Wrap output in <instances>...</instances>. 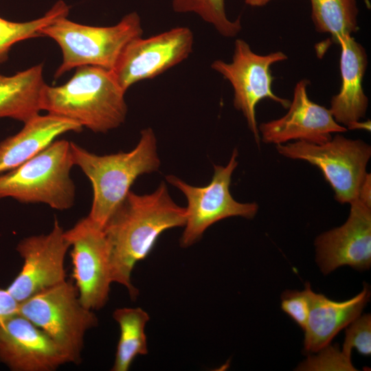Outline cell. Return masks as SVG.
Returning a JSON list of instances; mask_svg holds the SVG:
<instances>
[{
  "label": "cell",
  "instance_id": "obj_1",
  "mask_svg": "<svg viewBox=\"0 0 371 371\" xmlns=\"http://www.w3.org/2000/svg\"><path fill=\"white\" fill-rule=\"evenodd\" d=\"M186 220V208L173 201L165 182L151 194L130 190L103 228L112 282L136 298L138 290L131 280L135 265L149 254L164 232L184 226Z\"/></svg>",
  "mask_w": 371,
  "mask_h": 371
},
{
  "label": "cell",
  "instance_id": "obj_2",
  "mask_svg": "<svg viewBox=\"0 0 371 371\" xmlns=\"http://www.w3.org/2000/svg\"><path fill=\"white\" fill-rule=\"evenodd\" d=\"M125 93L111 70L82 66L65 84H46L41 109L76 122L95 133H106L120 126L126 119Z\"/></svg>",
  "mask_w": 371,
  "mask_h": 371
},
{
  "label": "cell",
  "instance_id": "obj_3",
  "mask_svg": "<svg viewBox=\"0 0 371 371\" xmlns=\"http://www.w3.org/2000/svg\"><path fill=\"white\" fill-rule=\"evenodd\" d=\"M74 165L91 181L93 197L88 216L104 228L138 177L158 170L160 161L152 128L141 131L137 146L129 152L98 155L71 142Z\"/></svg>",
  "mask_w": 371,
  "mask_h": 371
},
{
  "label": "cell",
  "instance_id": "obj_4",
  "mask_svg": "<svg viewBox=\"0 0 371 371\" xmlns=\"http://www.w3.org/2000/svg\"><path fill=\"white\" fill-rule=\"evenodd\" d=\"M142 34L137 12L126 14L114 25L104 27L78 23L65 16L41 31V36L53 39L62 52V63L55 78L82 66L112 70L125 47Z\"/></svg>",
  "mask_w": 371,
  "mask_h": 371
},
{
  "label": "cell",
  "instance_id": "obj_5",
  "mask_svg": "<svg viewBox=\"0 0 371 371\" xmlns=\"http://www.w3.org/2000/svg\"><path fill=\"white\" fill-rule=\"evenodd\" d=\"M74 165L71 142L54 140L21 165L0 174V199L43 203L58 210L74 203L76 190L70 177Z\"/></svg>",
  "mask_w": 371,
  "mask_h": 371
},
{
  "label": "cell",
  "instance_id": "obj_6",
  "mask_svg": "<svg viewBox=\"0 0 371 371\" xmlns=\"http://www.w3.org/2000/svg\"><path fill=\"white\" fill-rule=\"evenodd\" d=\"M19 313L49 335L75 364L81 362L87 332L98 324L93 311L82 304L76 286L67 280L21 302Z\"/></svg>",
  "mask_w": 371,
  "mask_h": 371
},
{
  "label": "cell",
  "instance_id": "obj_7",
  "mask_svg": "<svg viewBox=\"0 0 371 371\" xmlns=\"http://www.w3.org/2000/svg\"><path fill=\"white\" fill-rule=\"evenodd\" d=\"M276 149L284 157L317 167L339 203L350 204L358 198L371 156V147L363 141L336 133L322 144L297 141L276 145Z\"/></svg>",
  "mask_w": 371,
  "mask_h": 371
},
{
  "label": "cell",
  "instance_id": "obj_8",
  "mask_svg": "<svg viewBox=\"0 0 371 371\" xmlns=\"http://www.w3.org/2000/svg\"><path fill=\"white\" fill-rule=\"evenodd\" d=\"M238 151L235 148L225 166L214 165V174L209 184L196 187L181 179L168 175L166 180L185 195V229L180 238L181 247H188L203 236L205 231L215 223L232 216L253 218L258 212L256 203H240L232 196L229 190L233 172L238 166Z\"/></svg>",
  "mask_w": 371,
  "mask_h": 371
},
{
  "label": "cell",
  "instance_id": "obj_9",
  "mask_svg": "<svg viewBox=\"0 0 371 371\" xmlns=\"http://www.w3.org/2000/svg\"><path fill=\"white\" fill-rule=\"evenodd\" d=\"M287 59L281 51L265 55L255 53L243 39L234 43L232 61L214 60L211 67L228 80L234 90V106L241 111L256 143L260 141L256 117V106L265 98L271 99L284 108H289L290 101L276 95L272 90L273 77L271 67Z\"/></svg>",
  "mask_w": 371,
  "mask_h": 371
},
{
  "label": "cell",
  "instance_id": "obj_10",
  "mask_svg": "<svg viewBox=\"0 0 371 371\" xmlns=\"http://www.w3.org/2000/svg\"><path fill=\"white\" fill-rule=\"evenodd\" d=\"M65 235L71 247V276L80 301L90 310H99L107 303L113 283L104 230L87 216Z\"/></svg>",
  "mask_w": 371,
  "mask_h": 371
},
{
  "label": "cell",
  "instance_id": "obj_11",
  "mask_svg": "<svg viewBox=\"0 0 371 371\" xmlns=\"http://www.w3.org/2000/svg\"><path fill=\"white\" fill-rule=\"evenodd\" d=\"M194 36L186 27H177L146 38L133 40L111 70L126 91L133 84L153 78L186 59Z\"/></svg>",
  "mask_w": 371,
  "mask_h": 371
},
{
  "label": "cell",
  "instance_id": "obj_12",
  "mask_svg": "<svg viewBox=\"0 0 371 371\" xmlns=\"http://www.w3.org/2000/svg\"><path fill=\"white\" fill-rule=\"evenodd\" d=\"M69 247L58 221L49 233L23 238L16 246L23 265L7 289L21 303L66 280L65 259Z\"/></svg>",
  "mask_w": 371,
  "mask_h": 371
},
{
  "label": "cell",
  "instance_id": "obj_13",
  "mask_svg": "<svg viewBox=\"0 0 371 371\" xmlns=\"http://www.w3.org/2000/svg\"><path fill=\"white\" fill-rule=\"evenodd\" d=\"M350 205L346 223L315 241L316 261L324 275L344 265L359 271L371 266V204L357 198Z\"/></svg>",
  "mask_w": 371,
  "mask_h": 371
},
{
  "label": "cell",
  "instance_id": "obj_14",
  "mask_svg": "<svg viewBox=\"0 0 371 371\" xmlns=\"http://www.w3.org/2000/svg\"><path fill=\"white\" fill-rule=\"evenodd\" d=\"M308 85V80L298 81L286 114L259 125L262 142L276 145L291 140L322 144L330 140L332 134L347 131L345 126L335 120L329 109L309 98Z\"/></svg>",
  "mask_w": 371,
  "mask_h": 371
},
{
  "label": "cell",
  "instance_id": "obj_15",
  "mask_svg": "<svg viewBox=\"0 0 371 371\" xmlns=\"http://www.w3.org/2000/svg\"><path fill=\"white\" fill-rule=\"evenodd\" d=\"M0 362L13 371H54L69 363L49 335L19 313L0 324Z\"/></svg>",
  "mask_w": 371,
  "mask_h": 371
},
{
  "label": "cell",
  "instance_id": "obj_16",
  "mask_svg": "<svg viewBox=\"0 0 371 371\" xmlns=\"http://www.w3.org/2000/svg\"><path fill=\"white\" fill-rule=\"evenodd\" d=\"M337 44L341 49V87L331 98L329 110L339 124L350 129L363 128L360 120L365 117L368 106L363 88L368 56L364 47L352 36L339 38Z\"/></svg>",
  "mask_w": 371,
  "mask_h": 371
},
{
  "label": "cell",
  "instance_id": "obj_17",
  "mask_svg": "<svg viewBox=\"0 0 371 371\" xmlns=\"http://www.w3.org/2000/svg\"><path fill=\"white\" fill-rule=\"evenodd\" d=\"M370 291L364 283L363 290L345 301H334L310 291V311L304 331V350L317 352L328 346L343 328L357 318L370 300Z\"/></svg>",
  "mask_w": 371,
  "mask_h": 371
},
{
  "label": "cell",
  "instance_id": "obj_18",
  "mask_svg": "<svg viewBox=\"0 0 371 371\" xmlns=\"http://www.w3.org/2000/svg\"><path fill=\"white\" fill-rule=\"evenodd\" d=\"M82 126L71 120L47 113L24 123L16 134L0 142V174L21 165L68 132H79Z\"/></svg>",
  "mask_w": 371,
  "mask_h": 371
},
{
  "label": "cell",
  "instance_id": "obj_19",
  "mask_svg": "<svg viewBox=\"0 0 371 371\" xmlns=\"http://www.w3.org/2000/svg\"><path fill=\"white\" fill-rule=\"evenodd\" d=\"M46 83L43 65L38 64L12 76L0 73V118L23 123L38 115Z\"/></svg>",
  "mask_w": 371,
  "mask_h": 371
},
{
  "label": "cell",
  "instance_id": "obj_20",
  "mask_svg": "<svg viewBox=\"0 0 371 371\" xmlns=\"http://www.w3.org/2000/svg\"><path fill=\"white\" fill-rule=\"evenodd\" d=\"M114 320L120 327V337L111 370L127 371L138 355L148 353L145 326L149 315L140 307H123L115 309Z\"/></svg>",
  "mask_w": 371,
  "mask_h": 371
},
{
  "label": "cell",
  "instance_id": "obj_21",
  "mask_svg": "<svg viewBox=\"0 0 371 371\" xmlns=\"http://www.w3.org/2000/svg\"><path fill=\"white\" fill-rule=\"evenodd\" d=\"M311 17L317 32L328 33L333 42L352 36L358 27L356 0H310Z\"/></svg>",
  "mask_w": 371,
  "mask_h": 371
},
{
  "label": "cell",
  "instance_id": "obj_22",
  "mask_svg": "<svg viewBox=\"0 0 371 371\" xmlns=\"http://www.w3.org/2000/svg\"><path fill=\"white\" fill-rule=\"evenodd\" d=\"M69 8L56 2L43 16L25 22H13L0 16V65L6 62L12 47L22 41L41 36V31L57 19L67 16Z\"/></svg>",
  "mask_w": 371,
  "mask_h": 371
},
{
  "label": "cell",
  "instance_id": "obj_23",
  "mask_svg": "<svg viewBox=\"0 0 371 371\" xmlns=\"http://www.w3.org/2000/svg\"><path fill=\"white\" fill-rule=\"evenodd\" d=\"M172 5L176 12L198 14L223 36L232 38L241 31L240 19L232 21L227 17L225 0H172Z\"/></svg>",
  "mask_w": 371,
  "mask_h": 371
},
{
  "label": "cell",
  "instance_id": "obj_24",
  "mask_svg": "<svg viewBox=\"0 0 371 371\" xmlns=\"http://www.w3.org/2000/svg\"><path fill=\"white\" fill-rule=\"evenodd\" d=\"M342 352L348 357H351V350L355 348L361 355H371V315H359L348 326Z\"/></svg>",
  "mask_w": 371,
  "mask_h": 371
},
{
  "label": "cell",
  "instance_id": "obj_25",
  "mask_svg": "<svg viewBox=\"0 0 371 371\" xmlns=\"http://www.w3.org/2000/svg\"><path fill=\"white\" fill-rule=\"evenodd\" d=\"M311 285L304 291H285L281 295V308L302 329H304L310 311Z\"/></svg>",
  "mask_w": 371,
  "mask_h": 371
},
{
  "label": "cell",
  "instance_id": "obj_26",
  "mask_svg": "<svg viewBox=\"0 0 371 371\" xmlns=\"http://www.w3.org/2000/svg\"><path fill=\"white\" fill-rule=\"evenodd\" d=\"M19 304L7 289L0 288V324L19 313Z\"/></svg>",
  "mask_w": 371,
  "mask_h": 371
},
{
  "label": "cell",
  "instance_id": "obj_27",
  "mask_svg": "<svg viewBox=\"0 0 371 371\" xmlns=\"http://www.w3.org/2000/svg\"><path fill=\"white\" fill-rule=\"evenodd\" d=\"M245 3L253 7H261L271 0H244Z\"/></svg>",
  "mask_w": 371,
  "mask_h": 371
}]
</instances>
